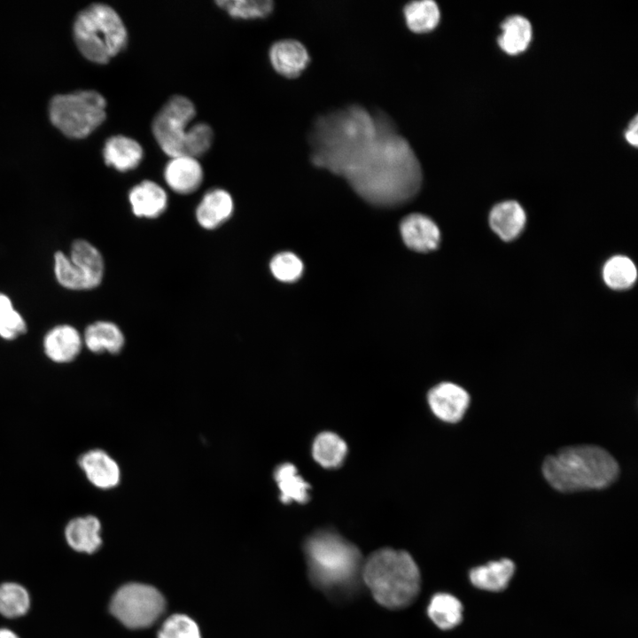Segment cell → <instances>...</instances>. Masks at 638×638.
Masks as SVG:
<instances>
[{"mask_svg": "<svg viewBox=\"0 0 638 638\" xmlns=\"http://www.w3.org/2000/svg\"><path fill=\"white\" fill-rule=\"evenodd\" d=\"M602 276L608 287L623 291L629 289L636 282L637 268L629 257L614 255L604 263Z\"/></svg>", "mask_w": 638, "mask_h": 638, "instance_id": "26", "label": "cell"}, {"mask_svg": "<svg viewBox=\"0 0 638 638\" xmlns=\"http://www.w3.org/2000/svg\"><path fill=\"white\" fill-rule=\"evenodd\" d=\"M203 168L197 158L191 156L172 157L164 168V179L167 186L179 194L194 192L203 181Z\"/></svg>", "mask_w": 638, "mask_h": 638, "instance_id": "13", "label": "cell"}, {"mask_svg": "<svg viewBox=\"0 0 638 638\" xmlns=\"http://www.w3.org/2000/svg\"><path fill=\"white\" fill-rule=\"evenodd\" d=\"M638 121L637 116L630 121L627 129L625 132L626 140L633 146L636 147L638 143Z\"/></svg>", "mask_w": 638, "mask_h": 638, "instance_id": "34", "label": "cell"}, {"mask_svg": "<svg viewBox=\"0 0 638 638\" xmlns=\"http://www.w3.org/2000/svg\"><path fill=\"white\" fill-rule=\"evenodd\" d=\"M268 57L274 70L289 79L300 76L310 61L306 47L294 39L275 42L269 48Z\"/></svg>", "mask_w": 638, "mask_h": 638, "instance_id": "12", "label": "cell"}, {"mask_svg": "<svg viewBox=\"0 0 638 638\" xmlns=\"http://www.w3.org/2000/svg\"><path fill=\"white\" fill-rule=\"evenodd\" d=\"M400 230L406 245L416 252L432 251L438 247L440 241V231L437 224L421 214H412L405 217Z\"/></svg>", "mask_w": 638, "mask_h": 638, "instance_id": "14", "label": "cell"}, {"mask_svg": "<svg viewBox=\"0 0 638 638\" xmlns=\"http://www.w3.org/2000/svg\"><path fill=\"white\" fill-rule=\"evenodd\" d=\"M30 607V596L27 590L14 582L0 585V614L6 618H18L25 615Z\"/></svg>", "mask_w": 638, "mask_h": 638, "instance_id": "30", "label": "cell"}, {"mask_svg": "<svg viewBox=\"0 0 638 638\" xmlns=\"http://www.w3.org/2000/svg\"><path fill=\"white\" fill-rule=\"evenodd\" d=\"M164 610L163 595L155 587L141 583L122 586L113 595L110 603L112 614L129 628L150 626Z\"/></svg>", "mask_w": 638, "mask_h": 638, "instance_id": "9", "label": "cell"}, {"mask_svg": "<svg viewBox=\"0 0 638 638\" xmlns=\"http://www.w3.org/2000/svg\"><path fill=\"white\" fill-rule=\"evenodd\" d=\"M105 98L95 90L57 95L51 100L52 124L64 135L82 138L97 128L106 117Z\"/></svg>", "mask_w": 638, "mask_h": 638, "instance_id": "6", "label": "cell"}, {"mask_svg": "<svg viewBox=\"0 0 638 638\" xmlns=\"http://www.w3.org/2000/svg\"><path fill=\"white\" fill-rule=\"evenodd\" d=\"M542 472L555 489L572 493L609 486L617 479L619 467L604 448L580 445L564 447L548 456Z\"/></svg>", "mask_w": 638, "mask_h": 638, "instance_id": "2", "label": "cell"}, {"mask_svg": "<svg viewBox=\"0 0 638 638\" xmlns=\"http://www.w3.org/2000/svg\"><path fill=\"white\" fill-rule=\"evenodd\" d=\"M428 402L433 414L447 423L460 421L470 403L469 393L461 386L444 382L432 388Z\"/></svg>", "mask_w": 638, "mask_h": 638, "instance_id": "11", "label": "cell"}, {"mask_svg": "<svg viewBox=\"0 0 638 638\" xmlns=\"http://www.w3.org/2000/svg\"><path fill=\"white\" fill-rule=\"evenodd\" d=\"M274 478L280 490V500L284 503L296 502L304 503L309 494V485L298 474L296 467L289 463L278 465Z\"/></svg>", "mask_w": 638, "mask_h": 638, "instance_id": "24", "label": "cell"}, {"mask_svg": "<svg viewBox=\"0 0 638 638\" xmlns=\"http://www.w3.org/2000/svg\"><path fill=\"white\" fill-rule=\"evenodd\" d=\"M105 163L120 172L136 168L144 158V149L135 139L123 135L109 137L103 147Z\"/></svg>", "mask_w": 638, "mask_h": 638, "instance_id": "17", "label": "cell"}, {"mask_svg": "<svg viewBox=\"0 0 638 638\" xmlns=\"http://www.w3.org/2000/svg\"><path fill=\"white\" fill-rule=\"evenodd\" d=\"M305 553L312 580L321 587H332L350 581L359 571V549L336 533L321 531L305 543Z\"/></svg>", "mask_w": 638, "mask_h": 638, "instance_id": "5", "label": "cell"}, {"mask_svg": "<svg viewBox=\"0 0 638 638\" xmlns=\"http://www.w3.org/2000/svg\"><path fill=\"white\" fill-rule=\"evenodd\" d=\"M272 275L279 281L291 283L298 280L303 272V263L292 253L283 252L276 254L269 264Z\"/></svg>", "mask_w": 638, "mask_h": 638, "instance_id": "32", "label": "cell"}, {"mask_svg": "<svg viewBox=\"0 0 638 638\" xmlns=\"http://www.w3.org/2000/svg\"><path fill=\"white\" fill-rule=\"evenodd\" d=\"M73 32L82 54L97 64L108 63L128 44V31L121 16L102 3L81 11L74 19Z\"/></svg>", "mask_w": 638, "mask_h": 638, "instance_id": "4", "label": "cell"}, {"mask_svg": "<svg viewBox=\"0 0 638 638\" xmlns=\"http://www.w3.org/2000/svg\"><path fill=\"white\" fill-rule=\"evenodd\" d=\"M403 13L407 27L416 34L432 31L440 20V7L432 0L409 2L404 6Z\"/></svg>", "mask_w": 638, "mask_h": 638, "instance_id": "25", "label": "cell"}, {"mask_svg": "<svg viewBox=\"0 0 638 638\" xmlns=\"http://www.w3.org/2000/svg\"><path fill=\"white\" fill-rule=\"evenodd\" d=\"M313 456L323 467L335 468L344 461L347 447L336 433L323 432L317 435L313 443Z\"/></svg>", "mask_w": 638, "mask_h": 638, "instance_id": "28", "label": "cell"}, {"mask_svg": "<svg viewBox=\"0 0 638 638\" xmlns=\"http://www.w3.org/2000/svg\"><path fill=\"white\" fill-rule=\"evenodd\" d=\"M533 39L531 22L522 15L508 17L501 25L497 43L508 55H518L527 50Z\"/></svg>", "mask_w": 638, "mask_h": 638, "instance_id": "21", "label": "cell"}, {"mask_svg": "<svg viewBox=\"0 0 638 638\" xmlns=\"http://www.w3.org/2000/svg\"><path fill=\"white\" fill-rule=\"evenodd\" d=\"M0 638H19V636L10 629L0 628Z\"/></svg>", "mask_w": 638, "mask_h": 638, "instance_id": "35", "label": "cell"}, {"mask_svg": "<svg viewBox=\"0 0 638 638\" xmlns=\"http://www.w3.org/2000/svg\"><path fill=\"white\" fill-rule=\"evenodd\" d=\"M196 116L191 99L183 95L171 97L158 111L152 122V132L164 153L170 158L188 156L192 133L190 123Z\"/></svg>", "mask_w": 638, "mask_h": 638, "instance_id": "7", "label": "cell"}, {"mask_svg": "<svg viewBox=\"0 0 638 638\" xmlns=\"http://www.w3.org/2000/svg\"><path fill=\"white\" fill-rule=\"evenodd\" d=\"M27 331L22 315L13 307L10 298L0 292V337L12 340Z\"/></svg>", "mask_w": 638, "mask_h": 638, "instance_id": "31", "label": "cell"}, {"mask_svg": "<svg viewBox=\"0 0 638 638\" xmlns=\"http://www.w3.org/2000/svg\"><path fill=\"white\" fill-rule=\"evenodd\" d=\"M87 348L97 354L105 351L118 354L124 346L125 338L121 329L113 323L97 321L89 324L84 332Z\"/></svg>", "mask_w": 638, "mask_h": 638, "instance_id": "23", "label": "cell"}, {"mask_svg": "<svg viewBox=\"0 0 638 638\" xmlns=\"http://www.w3.org/2000/svg\"><path fill=\"white\" fill-rule=\"evenodd\" d=\"M158 638H201L196 622L183 614L169 617L158 633Z\"/></svg>", "mask_w": 638, "mask_h": 638, "instance_id": "33", "label": "cell"}, {"mask_svg": "<svg viewBox=\"0 0 638 638\" xmlns=\"http://www.w3.org/2000/svg\"><path fill=\"white\" fill-rule=\"evenodd\" d=\"M488 222L492 230L503 241H512L524 230L526 214L515 200L496 204L490 211Z\"/></svg>", "mask_w": 638, "mask_h": 638, "instance_id": "16", "label": "cell"}, {"mask_svg": "<svg viewBox=\"0 0 638 638\" xmlns=\"http://www.w3.org/2000/svg\"><path fill=\"white\" fill-rule=\"evenodd\" d=\"M101 523L92 515L72 518L66 525L65 538L67 544L75 551L92 554L102 544Z\"/></svg>", "mask_w": 638, "mask_h": 638, "instance_id": "18", "label": "cell"}, {"mask_svg": "<svg viewBox=\"0 0 638 638\" xmlns=\"http://www.w3.org/2000/svg\"><path fill=\"white\" fill-rule=\"evenodd\" d=\"M428 615L438 627L448 630L462 621L463 605L454 595L440 593L432 598Z\"/></svg>", "mask_w": 638, "mask_h": 638, "instance_id": "27", "label": "cell"}, {"mask_svg": "<svg viewBox=\"0 0 638 638\" xmlns=\"http://www.w3.org/2000/svg\"><path fill=\"white\" fill-rule=\"evenodd\" d=\"M234 201L231 195L223 189L208 191L196 209L198 224L206 230H213L226 222L233 214Z\"/></svg>", "mask_w": 638, "mask_h": 638, "instance_id": "20", "label": "cell"}, {"mask_svg": "<svg viewBox=\"0 0 638 638\" xmlns=\"http://www.w3.org/2000/svg\"><path fill=\"white\" fill-rule=\"evenodd\" d=\"M219 8L236 19H257L268 17L274 10L271 0H217Z\"/></svg>", "mask_w": 638, "mask_h": 638, "instance_id": "29", "label": "cell"}, {"mask_svg": "<svg viewBox=\"0 0 638 638\" xmlns=\"http://www.w3.org/2000/svg\"><path fill=\"white\" fill-rule=\"evenodd\" d=\"M82 346V341L79 331L67 324L55 326L43 338L46 356L57 363L73 362L79 355Z\"/></svg>", "mask_w": 638, "mask_h": 638, "instance_id": "15", "label": "cell"}, {"mask_svg": "<svg viewBox=\"0 0 638 638\" xmlns=\"http://www.w3.org/2000/svg\"><path fill=\"white\" fill-rule=\"evenodd\" d=\"M88 481L99 489H112L121 481V469L117 462L105 450L89 449L77 460Z\"/></svg>", "mask_w": 638, "mask_h": 638, "instance_id": "10", "label": "cell"}, {"mask_svg": "<svg viewBox=\"0 0 638 638\" xmlns=\"http://www.w3.org/2000/svg\"><path fill=\"white\" fill-rule=\"evenodd\" d=\"M54 272L58 282L66 289H93L104 276L103 257L89 242L78 239L72 245L70 257L61 252L55 253Z\"/></svg>", "mask_w": 638, "mask_h": 638, "instance_id": "8", "label": "cell"}, {"mask_svg": "<svg viewBox=\"0 0 638 638\" xmlns=\"http://www.w3.org/2000/svg\"><path fill=\"white\" fill-rule=\"evenodd\" d=\"M128 201L136 216L156 218L167 208V195L158 183L144 180L129 191Z\"/></svg>", "mask_w": 638, "mask_h": 638, "instance_id": "19", "label": "cell"}, {"mask_svg": "<svg viewBox=\"0 0 638 638\" xmlns=\"http://www.w3.org/2000/svg\"><path fill=\"white\" fill-rule=\"evenodd\" d=\"M312 163L346 180L367 202L400 206L422 183L420 162L384 113L352 105L320 115L309 133Z\"/></svg>", "mask_w": 638, "mask_h": 638, "instance_id": "1", "label": "cell"}, {"mask_svg": "<svg viewBox=\"0 0 638 638\" xmlns=\"http://www.w3.org/2000/svg\"><path fill=\"white\" fill-rule=\"evenodd\" d=\"M362 577L375 600L389 609L408 605L420 588L418 567L403 550L382 549L362 565Z\"/></svg>", "mask_w": 638, "mask_h": 638, "instance_id": "3", "label": "cell"}, {"mask_svg": "<svg viewBox=\"0 0 638 638\" xmlns=\"http://www.w3.org/2000/svg\"><path fill=\"white\" fill-rule=\"evenodd\" d=\"M514 572V563L503 558L473 568L470 572V580L478 588L498 592L507 587Z\"/></svg>", "mask_w": 638, "mask_h": 638, "instance_id": "22", "label": "cell"}]
</instances>
